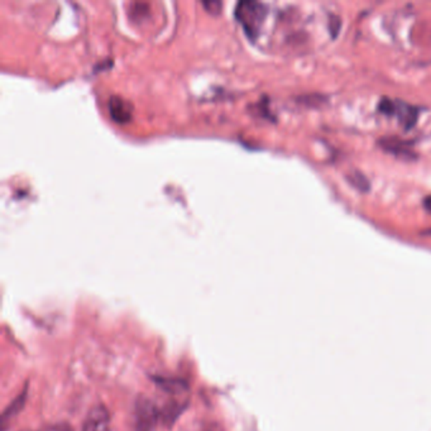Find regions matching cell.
I'll return each instance as SVG.
<instances>
[{
    "label": "cell",
    "mask_w": 431,
    "mask_h": 431,
    "mask_svg": "<svg viewBox=\"0 0 431 431\" xmlns=\"http://www.w3.org/2000/svg\"><path fill=\"white\" fill-rule=\"evenodd\" d=\"M266 13L264 5L258 1H241L236 9V19L251 38L258 36Z\"/></svg>",
    "instance_id": "1"
},
{
    "label": "cell",
    "mask_w": 431,
    "mask_h": 431,
    "mask_svg": "<svg viewBox=\"0 0 431 431\" xmlns=\"http://www.w3.org/2000/svg\"><path fill=\"white\" fill-rule=\"evenodd\" d=\"M380 109L384 114L397 115L399 122L406 125V128L412 127L417 118V109L414 106L405 104L402 101H393V100H383L380 104Z\"/></svg>",
    "instance_id": "2"
},
{
    "label": "cell",
    "mask_w": 431,
    "mask_h": 431,
    "mask_svg": "<svg viewBox=\"0 0 431 431\" xmlns=\"http://www.w3.org/2000/svg\"><path fill=\"white\" fill-rule=\"evenodd\" d=\"M82 431H113L110 416L106 407H95L90 411L85 423L82 425Z\"/></svg>",
    "instance_id": "3"
},
{
    "label": "cell",
    "mask_w": 431,
    "mask_h": 431,
    "mask_svg": "<svg viewBox=\"0 0 431 431\" xmlns=\"http://www.w3.org/2000/svg\"><path fill=\"white\" fill-rule=\"evenodd\" d=\"M110 115L116 122H127L130 118V106L121 98H112L109 100Z\"/></svg>",
    "instance_id": "4"
},
{
    "label": "cell",
    "mask_w": 431,
    "mask_h": 431,
    "mask_svg": "<svg viewBox=\"0 0 431 431\" xmlns=\"http://www.w3.org/2000/svg\"><path fill=\"white\" fill-rule=\"evenodd\" d=\"M41 431H73V429H70L66 425H55V426H49V428H46Z\"/></svg>",
    "instance_id": "5"
},
{
    "label": "cell",
    "mask_w": 431,
    "mask_h": 431,
    "mask_svg": "<svg viewBox=\"0 0 431 431\" xmlns=\"http://www.w3.org/2000/svg\"><path fill=\"white\" fill-rule=\"evenodd\" d=\"M423 208L431 214V195L426 196V197L423 199Z\"/></svg>",
    "instance_id": "6"
},
{
    "label": "cell",
    "mask_w": 431,
    "mask_h": 431,
    "mask_svg": "<svg viewBox=\"0 0 431 431\" xmlns=\"http://www.w3.org/2000/svg\"><path fill=\"white\" fill-rule=\"evenodd\" d=\"M423 234H429V236H431V229H429V230H428L426 233H423Z\"/></svg>",
    "instance_id": "7"
}]
</instances>
